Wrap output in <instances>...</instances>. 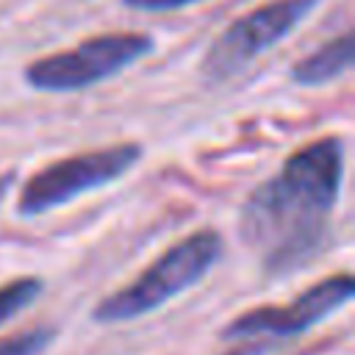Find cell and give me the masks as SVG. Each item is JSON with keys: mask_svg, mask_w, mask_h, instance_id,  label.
<instances>
[{"mask_svg": "<svg viewBox=\"0 0 355 355\" xmlns=\"http://www.w3.org/2000/svg\"><path fill=\"white\" fill-rule=\"evenodd\" d=\"M42 291H44V283L36 275H25V277H14L3 283L0 286V324L11 322L25 308H31Z\"/></svg>", "mask_w": 355, "mask_h": 355, "instance_id": "ba28073f", "label": "cell"}, {"mask_svg": "<svg viewBox=\"0 0 355 355\" xmlns=\"http://www.w3.org/2000/svg\"><path fill=\"white\" fill-rule=\"evenodd\" d=\"M341 183L344 139L324 136L294 150L277 175L252 189L239 211V236L266 275H286L316 258Z\"/></svg>", "mask_w": 355, "mask_h": 355, "instance_id": "6da1fadb", "label": "cell"}, {"mask_svg": "<svg viewBox=\"0 0 355 355\" xmlns=\"http://www.w3.org/2000/svg\"><path fill=\"white\" fill-rule=\"evenodd\" d=\"M319 0H269L233 19L205 50L200 72L208 80H227L247 69L261 53L283 42Z\"/></svg>", "mask_w": 355, "mask_h": 355, "instance_id": "5b68a950", "label": "cell"}, {"mask_svg": "<svg viewBox=\"0 0 355 355\" xmlns=\"http://www.w3.org/2000/svg\"><path fill=\"white\" fill-rule=\"evenodd\" d=\"M155 42L139 31L97 33L69 50L50 53L25 67V83L47 94H72L97 86L141 61Z\"/></svg>", "mask_w": 355, "mask_h": 355, "instance_id": "3957f363", "label": "cell"}, {"mask_svg": "<svg viewBox=\"0 0 355 355\" xmlns=\"http://www.w3.org/2000/svg\"><path fill=\"white\" fill-rule=\"evenodd\" d=\"M53 330L50 327H33V330H22L17 336H8L0 341V355H42L50 341H53Z\"/></svg>", "mask_w": 355, "mask_h": 355, "instance_id": "9c48e42d", "label": "cell"}, {"mask_svg": "<svg viewBox=\"0 0 355 355\" xmlns=\"http://www.w3.org/2000/svg\"><path fill=\"white\" fill-rule=\"evenodd\" d=\"M352 58H355L352 31H344L327 39L324 44H319L316 50H311L308 55H302L288 69V78L297 86H324L330 80H338L344 72H349Z\"/></svg>", "mask_w": 355, "mask_h": 355, "instance_id": "52a82bcc", "label": "cell"}, {"mask_svg": "<svg viewBox=\"0 0 355 355\" xmlns=\"http://www.w3.org/2000/svg\"><path fill=\"white\" fill-rule=\"evenodd\" d=\"M219 255H222V239L216 230L202 227V230L189 233L186 239L166 247L128 286L103 297L92 311L94 322L119 324V322H133V319H141L164 308L169 300L197 286L216 266Z\"/></svg>", "mask_w": 355, "mask_h": 355, "instance_id": "7a4b0ae2", "label": "cell"}, {"mask_svg": "<svg viewBox=\"0 0 355 355\" xmlns=\"http://www.w3.org/2000/svg\"><path fill=\"white\" fill-rule=\"evenodd\" d=\"M14 172H6V175H0V200L8 194V189H11V183H14Z\"/></svg>", "mask_w": 355, "mask_h": 355, "instance_id": "8fae6325", "label": "cell"}, {"mask_svg": "<svg viewBox=\"0 0 355 355\" xmlns=\"http://www.w3.org/2000/svg\"><path fill=\"white\" fill-rule=\"evenodd\" d=\"M355 294L352 275H330L302 294H297L288 305H261L252 311H244L230 319V324L222 330L225 341L236 338H269L275 344H283L286 338L302 336L336 311H341Z\"/></svg>", "mask_w": 355, "mask_h": 355, "instance_id": "8992f818", "label": "cell"}, {"mask_svg": "<svg viewBox=\"0 0 355 355\" xmlns=\"http://www.w3.org/2000/svg\"><path fill=\"white\" fill-rule=\"evenodd\" d=\"M128 8L133 11H147V14H164V11H180L189 8L194 3H205V0H122Z\"/></svg>", "mask_w": 355, "mask_h": 355, "instance_id": "30bf717a", "label": "cell"}, {"mask_svg": "<svg viewBox=\"0 0 355 355\" xmlns=\"http://www.w3.org/2000/svg\"><path fill=\"white\" fill-rule=\"evenodd\" d=\"M144 150L136 141H119L100 150H86L78 155H67L61 161L47 164L36 175L25 180L17 197V214L19 216H39L47 211H55L67 202H75L78 197L97 191L122 175H128L139 161Z\"/></svg>", "mask_w": 355, "mask_h": 355, "instance_id": "277c9868", "label": "cell"}]
</instances>
